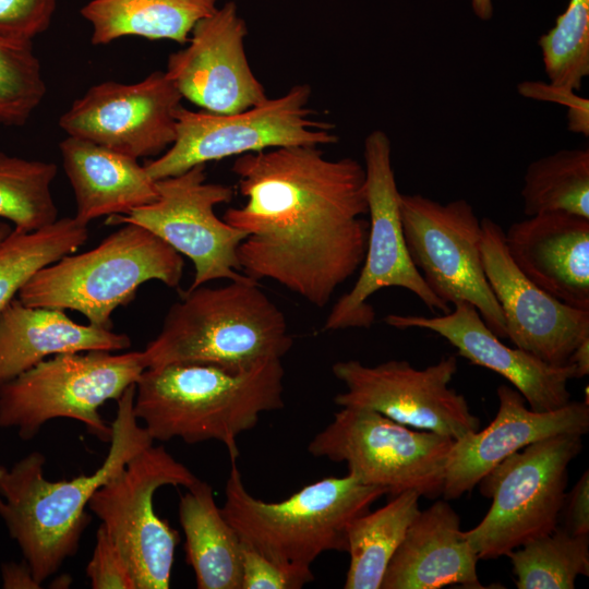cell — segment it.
<instances>
[{"label":"cell","instance_id":"1","mask_svg":"<svg viewBox=\"0 0 589 589\" xmlns=\"http://www.w3.org/2000/svg\"><path fill=\"white\" fill-rule=\"evenodd\" d=\"M231 169L247 201L223 219L247 233L237 250L241 272L326 306L365 257L364 166L328 159L317 146H288L240 155Z\"/></svg>","mask_w":589,"mask_h":589},{"label":"cell","instance_id":"2","mask_svg":"<svg viewBox=\"0 0 589 589\" xmlns=\"http://www.w3.org/2000/svg\"><path fill=\"white\" fill-rule=\"evenodd\" d=\"M134 392L135 384L117 400L109 450L92 474L48 480L39 452L11 467L0 465V517L40 584L77 551L93 494L154 442L133 413Z\"/></svg>","mask_w":589,"mask_h":589},{"label":"cell","instance_id":"3","mask_svg":"<svg viewBox=\"0 0 589 589\" xmlns=\"http://www.w3.org/2000/svg\"><path fill=\"white\" fill-rule=\"evenodd\" d=\"M280 359L231 371L204 363L146 368L135 383L133 413L153 441H219L238 457L237 437L285 402Z\"/></svg>","mask_w":589,"mask_h":589},{"label":"cell","instance_id":"4","mask_svg":"<svg viewBox=\"0 0 589 589\" xmlns=\"http://www.w3.org/2000/svg\"><path fill=\"white\" fill-rule=\"evenodd\" d=\"M160 332L142 351L144 366L204 363L231 371L280 359L293 345L283 311L252 278L180 292Z\"/></svg>","mask_w":589,"mask_h":589},{"label":"cell","instance_id":"5","mask_svg":"<svg viewBox=\"0 0 589 589\" xmlns=\"http://www.w3.org/2000/svg\"><path fill=\"white\" fill-rule=\"evenodd\" d=\"M236 459L230 456L223 515L244 544L284 566L311 568L324 552H347L350 522L387 494L348 473L320 479L280 502H264L249 493Z\"/></svg>","mask_w":589,"mask_h":589},{"label":"cell","instance_id":"6","mask_svg":"<svg viewBox=\"0 0 589 589\" xmlns=\"http://www.w3.org/2000/svg\"><path fill=\"white\" fill-rule=\"evenodd\" d=\"M123 225L94 249L41 268L20 290L19 300L28 306L73 310L89 324L112 329L113 311L129 304L144 283L177 288L184 267L181 254L147 229Z\"/></svg>","mask_w":589,"mask_h":589},{"label":"cell","instance_id":"7","mask_svg":"<svg viewBox=\"0 0 589 589\" xmlns=\"http://www.w3.org/2000/svg\"><path fill=\"white\" fill-rule=\"evenodd\" d=\"M145 370L142 351L89 350L52 356L0 386V428L33 438L58 418L77 420L103 442L112 429L99 413L118 400Z\"/></svg>","mask_w":589,"mask_h":589},{"label":"cell","instance_id":"8","mask_svg":"<svg viewBox=\"0 0 589 589\" xmlns=\"http://www.w3.org/2000/svg\"><path fill=\"white\" fill-rule=\"evenodd\" d=\"M582 435L558 434L509 455L478 483L492 500L484 518L464 531L479 560H494L557 528L568 466L582 448Z\"/></svg>","mask_w":589,"mask_h":589},{"label":"cell","instance_id":"9","mask_svg":"<svg viewBox=\"0 0 589 589\" xmlns=\"http://www.w3.org/2000/svg\"><path fill=\"white\" fill-rule=\"evenodd\" d=\"M311 95L310 85L296 84L279 97L233 113L194 111L181 105L176 111L175 142L144 167L156 181L231 156L337 143L335 125L312 117Z\"/></svg>","mask_w":589,"mask_h":589},{"label":"cell","instance_id":"10","mask_svg":"<svg viewBox=\"0 0 589 589\" xmlns=\"http://www.w3.org/2000/svg\"><path fill=\"white\" fill-rule=\"evenodd\" d=\"M454 441L411 430L370 409L340 407L308 450L314 457L345 462L359 482L385 489L390 496L412 490L435 500L442 496Z\"/></svg>","mask_w":589,"mask_h":589},{"label":"cell","instance_id":"11","mask_svg":"<svg viewBox=\"0 0 589 589\" xmlns=\"http://www.w3.org/2000/svg\"><path fill=\"white\" fill-rule=\"evenodd\" d=\"M200 479L164 446L153 444L134 457L88 502V509L123 553L137 589L170 587L179 533L154 510L163 485L190 488Z\"/></svg>","mask_w":589,"mask_h":589},{"label":"cell","instance_id":"12","mask_svg":"<svg viewBox=\"0 0 589 589\" xmlns=\"http://www.w3.org/2000/svg\"><path fill=\"white\" fill-rule=\"evenodd\" d=\"M399 209L408 253L432 292L447 304H473L486 326L506 338L502 309L484 274L482 225L472 205L465 199L443 204L400 193Z\"/></svg>","mask_w":589,"mask_h":589},{"label":"cell","instance_id":"13","mask_svg":"<svg viewBox=\"0 0 589 589\" xmlns=\"http://www.w3.org/2000/svg\"><path fill=\"white\" fill-rule=\"evenodd\" d=\"M363 158L369 215L366 252L353 287L333 305L324 330L370 328L375 312L369 299L383 288L412 292L432 312L448 313L449 304L429 288L412 263L400 219L399 196L392 161V144L382 130L364 140Z\"/></svg>","mask_w":589,"mask_h":589},{"label":"cell","instance_id":"14","mask_svg":"<svg viewBox=\"0 0 589 589\" xmlns=\"http://www.w3.org/2000/svg\"><path fill=\"white\" fill-rule=\"evenodd\" d=\"M157 199L106 223L134 224L164 240L194 265L190 289L212 280H244L237 250L247 233L217 217L215 206L229 203V185L206 182L205 165L156 180Z\"/></svg>","mask_w":589,"mask_h":589},{"label":"cell","instance_id":"15","mask_svg":"<svg viewBox=\"0 0 589 589\" xmlns=\"http://www.w3.org/2000/svg\"><path fill=\"white\" fill-rule=\"evenodd\" d=\"M456 356L443 357L422 370L406 360L365 365L359 360L333 364L334 376L346 389L334 402L376 411L400 424L453 440L480 429L462 394L449 387L457 372Z\"/></svg>","mask_w":589,"mask_h":589},{"label":"cell","instance_id":"16","mask_svg":"<svg viewBox=\"0 0 589 589\" xmlns=\"http://www.w3.org/2000/svg\"><path fill=\"white\" fill-rule=\"evenodd\" d=\"M181 94L167 74L155 71L140 82L107 81L92 86L60 117L68 134L134 157L156 156L176 139Z\"/></svg>","mask_w":589,"mask_h":589},{"label":"cell","instance_id":"17","mask_svg":"<svg viewBox=\"0 0 589 589\" xmlns=\"http://www.w3.org/2000/svg\"><path fill=\"white\" fill-rule=\"evenodd\" d=\"M481 225L483 269L502 309L506 338L546 363L567 364L576 347L589 338V311L567 305L534 285L508 255L502 227L486 217Z\"/></svg>","mask_w":589,"mask_h":589},{"label":"cell","instance_id":"18","mask_svg":"<svg viewBox=\"0 0 589 589\" xmlns=\"http://www.w3.org/2000/svg\"><path fill=\"white\" fill-rule=\"evenodd\" d=\"M248 27L227 2L201 19L188 46L171 53L165 73L182 98L213 113L249 109L268 97L245 53Z\"/></svg>","mask_w":589,"mask_h":589},{"label":"cell","instance_id":"19","mask_svg":"<svg viewBox=\"0 0 589 589\" xmlns=\"http://www.w3.org/2000/svg\"><path fill=\"white\" fill-rule=\"evenodd\" d=\"M436 316L388 314L384 322L398 329H429L453 345L472 364L505 377L534 411H552L570 401L568 382L575 368L546 363L520 348L504 345L484 323L476 306L457 301Z\"/></svg>","mask_w":589,"mask_h":589},{"label":"cell","instance_id":"20","mask_svg":"<svg viewBox=\"0 0 589 589\" xmlns=\"http://www.w3.org/2000/svg\"><path fill=\"white\" fill-rule=\"evenodd\" d=\"M498 409L483 430L454 441L445 466L442 496L457 500L472 491L480 480L509 455L558 434L585 435L589 431V402L569 401L552 411L527 408L521 394L497 387Z\"/></svg>","mask_w":589,"mask_h":589},{"label":"cell","instance_id":"21","mask_svg":"<svg viewBox=\"0 0 589 589\" xmlns=\"http://www.w3.org/2000/svg\"><path fill=\"white\" fill-rule=\"evenodd\" d=\"M512 261L539 288L573 308L589 311V218L545 213L504 231Z\"/></svg>","mask_w":589,"mask_h":589},{"label":"cell","instance_id":"22","mask_svg":"<svg viewBox=\"0 0 589 589\" xmlns=\"http://www.w3.org/2000/svg\"><path fill=\"white\" fill-rule=\"evenodd\" d=\"M479 557L460 530V518L446 500L421 510L388 563L380 589H438L460 585L484 588Z\"/></svg>","mask_w":589,"mask_h":589},{"label":"cell","instance_id":"23","mask_svg":"<svg viewBox=\"0 0 589 589\" xmlns=\"http://www.w3.org/2000/svg\"><path fill=\"white\" fill-rule=\"evenodd\" d=\"M130 346L125 334L77 324L64 310L28 306L14 298L0 312V386L49 356Z\"/></svg>","mask_w":589,"mask_h":589},{"label":"cell","instance_id":"24","mask_svg":"<svg viewBox=\"0 0 589 589\" xmlns=\"http://www.w3.org/2000/svg\"><path fill=\"white\" fill-rule=\"evenodd\" d=\"M59 148L75 196L74 218L83 225L100 216L128 215L158 196L156 181L134 157L74 136Z\"/></svg>","mask_w":589,"mask_h":589},{"label":"cell","instance_id":"25","mask_svg":"<svg viewBox=\"0 0 589 589\" xmlns=\"http://www.w3.org/2000/svg\"><path fill=\"white\" fill-rule=\"evenodd\" d=\"M185 561L199 589H241L242 541L217 506L213 488L199 480L180 496Z\"/></svg>","mask_w":589,"mask_h":589},{"label":"cell","instance_id":"26","mask_svg":"<svg viewBox=\"0 0 589 589\" xmlns=\"http://www.w3.org/2000/svg\"><path fill=\"white\" fill-rule=\"evenodd\" d=\"M214 0H89L80 11L93 45L124 36L187 44L194 25L216 9Z\"/></svg>","mask_w":589,"mask_h":589},{"label":"cell","instance_id":"27","mask_svg":"<svg viewBox=\"0 0 589 589\" xmlns=\"http://www.w3.org/2000/svg\"><path fill=\"white\" fill-rule=\"evenodd\" d=\"M419 493L392 496L383 507L354 518L347 529L350 563L345 589H380L389 561L421 512Z\"/></svg>","mask_w":589,"mask_h":589},{"label":"cell","instance_id":"28","mask_svg":"<svg viewBox=\"0 0 589 589\" xmlns=\"http://www.w3.org/2000/svg\"><path fill=\"white\" fill-rule=\"evenodd\" d=\"M87 226L63 217L29 232L12 231L0 242V312L41 268L75 252Z\"/></svg>","mask_w":589,"mask_h":589},{"label":"cell","instance_id":"29","mask_svg":"<svg viewBox=\"0 0 589 589\" xmlns=\"http://www.w3.org/2000/svg\"><path fill=\"white\" fill-rule=\"evenodd\" d=\"M520 195L527 217L562 212L589 218V149H561L531 161Z\"/></svg>","mask_w":589,"mask_h":589},{"label":"cell","instance_id":"30","mask_svg":"<svg viewBox=\"0 0 589 589\" xmlns=\"http://www.w3.org/2000/svg\"><path fill=\"white\" fill-rule=\"evenodd\" d=\"M507 556L518 589H573L579 575L589 576V536L557 527Z\"/></svg>","mask_w":589,"mask_h":589},{"label":"cell","instance_id":"31","mask_svg":"<svg viewBox=\"0 0 589 589\" xmlns=\"http://www.w3.org/2000/svg\"><path fill=\"white\" fill-rule=\"evenodd\" d=\"M57 175L53 163L29 160L0 152V217L13 223V230L29 232L58 219L51 194Z\"/></svg>","mask_w":589,"mask_h":589},{"label":"cell","instance_id":"32","mask_svg":"<svg viewBox=\"0 0 589 589\" xmlns=\"http://www.w3.org/2000/svg\"><path fill=\"white\" fill-rule=\"evenodd\" d=\"M538 45L549 83L577 92L589 75V0H569Z\"/></svg>","mask_w":589,"mask_h":589},{"label":"cell","instance_id":"33","mask_svg":"<svg viewBox=\"0 0 589 589\" xmlns=\"http://www.w3.org/2000/svg\"><path fill=\"white\" fill-rule=\"evenodd\" d=\"M46 85L33 45L0 41V124L21 127L43 100Z\"/></svg>","mask_w":589,"mask_h":589},{"label":"cell","instance_id":"34","mask_svg":"<svg viewBox=\"0 0 589 589\" xmlns=\"http://www.w3.org/2000/svg\"><path fill=\"white\" fill-rule=\"evenodd\" d=\"M57 0H0V41L28 46L51 22Z\"/></svg>","mask_w":589,"mask_h":589},{"label":"cell","instance_id":"35","mask_svg":"<svg viewBox=\"0 0 589 589\" xmlns=\"http://www.w3.org/2000/svg\"><path fill=\"white\" fill-rule=\"evenodd\" d=\"M313 579L311 568L280 565L242 542L241 589H299Z\"/></svg>","mask_w":589,"mask_h":589},{"label":"cell","instance_id":"36","mask_svg":"<svg viewBox=\"0 0 589 589\" xmlns=\"http://www.w3.org/2000/svg\"><path fill=\"white\" fill-rule=\"evenodd\" d=\"M86 576L93 589H137L129 563L101 524Z\"/></svg>","mask_w":589,"mask_h":589},{"label":"cell","instance_id":"37","mask_svg":"<svg viewBox=\"0 0 589 589\" xmlns=\"http://www.w3.org/2000/svg\"><path fill=\"white\" fill-rule=\"evenodd\" d=\"M519 93L527 97L557 101L567 106L569 108V129L588 136V99L579 97L575 94V91L554 86L550 83L522 82L519 85Z\"/></svg>","mask_w":589,"mask_h":589},{"label":"cell","instance_id":"38","mask_svg":"<svg viewBox=\"0 0 589 589\" xmlns=\"http://www.w3.org/2000/svg\"><path fill=\"white\" fill-rule=\"evenodd\" d=\"M565 530L573 536H589V471L586 470L565 496Z\"/></svg>","mask_w":589,"mask_h":589},{"label":"cell","instance_id":"39","mask_svg":"<svg viewBox=\"0 0 589 589\" xmlns=\"http://www.w3.org/2000/svg\"><path fill=\"white\" fill-rule=\"evenodd\" d=\"M1 585L4 589H38L41 584L36 580L28 564L7 562L1 565Z\"/></svg>","mask_w":589,"mask_h":589},{"label":"cell","instance_id":"40","mask_svg":"<svg viewBox=\"0 0 589 589\" xmlns=\"http://www.w3.org/2000/svg\"><path fill=\"white\" fill-rule=\"evenodd\" d=\"M568 363L575 368L576 378L589 374V338L582 340L570 354Z\"/></svg>","mask_w":589,"mask_h":589},{"label":"cell","instance_id":"41","mask_svg":"<svg viewBox=\"0 0 589 589\" xmlns=\"http://www.w3.org/2000/svg\"><path fill=\"white\" fill-rule=\"evenodd\" d=\"M473 13L482 21H489L493 15L492 0H471Z\"/></svg>","mask_w":589,"mask_h":589},{"label":"cell","instance_id":"42","mask_svg":"<svg viewBox=\"0 0 589 589\" xmlns=\"http://www.w3.org/2000/svg\"><path fill=\"white\" fill-rule=\"evenodd\" d=\"M12 231V228L4 224L0 223V242Z\"/></svg>","mask_w":589,"mask_h":589},{"label":"cell","instance_id":"43","mask_svg":"<svg viewBox=\"0 0 589 589\" xmlns=\"http://www.w3.org/2000/svg\"><path fill=\"white\" fill-rule=\"evenodd\" d=\"M215 2H217L218 0H214Z\"/></svg>","mask_w":589,"mask_h":589}]
</instances>
